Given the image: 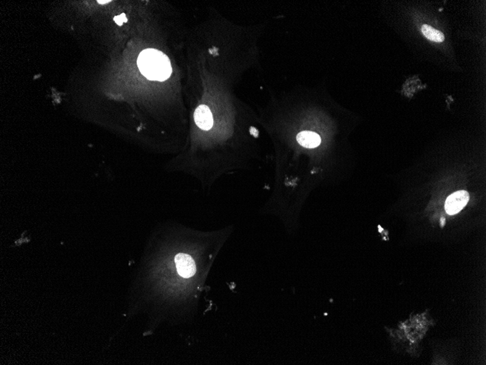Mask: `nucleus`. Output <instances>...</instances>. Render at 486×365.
<instances>
[{
    "instance_id": "f257e3e1",
    "label": "nucleus",
    "mask_w": 486,
    "mask_h": 365,
    "mask_svg": "<svg viewBox=\"0 0 486 365\" xmlns=\"http://www.w3.org/2000/svg\"><path fill=\"white\" fill-rule=\"evenodd\" d=\"M137 64L141 74L150 80L165 81L171 75L172 66L168 56L156 49L143 51Z\"/></svg>"
},
{
    "instance_id": "f03ea898",
    "label": "nucleus",
    "mask_w": 486,
    "mask_h": 365,
    "mask_svg": "<svg viewBox=\"0 0 486 365\" xmlns=\"http://www.w3.org/2000/svg\"><path fill=\"white\" fill-rule=\"evenodd\" d=\"M470 201V194L465 190L457 191L451 194L445 203V209L450 215L458 214Z\"/></svg>"
},
{
    "instance_id": "7ed1b4c3",
    "label": "nucleus",
    "mask_w": 486,
    "mask_h": 365,
    "mask_svg": "<svg viewBox=\"0 0 486 365\" xmlns=\"http://www.w3.org/2000/svg\"><path fill=\"white\" fill-rule=\"evenodd\" d=\"M175 263L179 275L184 278H190L196 273L195 262L192 257L187 254H178L175 257Z\"/></svg>"
},
{
    "instance_id": "20e7f679",
    "label": "nucleus",
    "mask_w": 486,
    "mask_h": 365,
    "mask_svg": "<svg viewBox=\"0 0 486 365\" xmlns=\"http://www.w3.org/2000/svg\"><path fill=\"white\" fill-rule=\"evenodd\" d=\"M196 125L202 130H210L214 125L212 112L206 105H200L196 109L194 114Z\"/></svg>"
},
{
    "instance_id": "39448f33",
    "label": "nucleus",
    "mask_w": 486,
    "mask_h": 365,
    "mask_svg": "<svg viewBox=\"0 0 486 365\" xmlns=\"http://www.w3.org/2000/svg\"><path fill=\"white\" fill-rule=\"evenodd\" d=\"M296 139L301 146L306 148H317L321 143L320 136L316 133L311 132V131H303L299 133Z\"/></svg>"
},
{
    "instance_id": "423d86ee",
    "label": "nucleus",
    "mask_w": 486,
    "mask_h": 365,
    "mask_svg": "<svg viewBox=\"0 0 486 365\" xmlns=\"http://www.w3.org/2000/svg\"><path fill=\"white\" fill-rule=\"evenodd\" d=\"M422 32L428 40L433 42H442L445 40V36L440 31L436 30L430 26L424 25L422 26Z\"/></svg>"
},
{
    "instance_id": "0eeeda50",
    "label": "nucleus",
    "mask_w": 486,
    "mask_h": 365,
    "mask_svg": "<svg viewBox=\"0 0 486 365\" xmlns=\"http://www.w3.org/2000/svg\"><path fill=\"white\" fill-rule=\"evenodd\" d=\"M114 21L117 23V25L119 26H122L123 25V23H126V22L127 21V17H126L124 13L114 17Z\"/></svg>"
},
{
    "instance_id": "6e6552de",
    "label": "nucleus",
    "mask_w": 486,
    "mask_h": 365,
    "mask_svg": "<svg viewBox=\"0 0 486 365\" xmlns=\"http://www.w3.org/2000/svg\"><path fill=\"white\" fill-rule=\"evenodd\" d=\"M250 133H251L252 134H253V135L255 136V137H257V136H258L259 134L258 131H257L255 129H253V128H251V129H250Z\"/></svg>"
},
{
    "instance_id": "1a4fd4ad",
    "label": "nucleus",
    "mask_w": 486,
    "mask_h": 365,
    "mask_svg": "<svg viewBox=\"0 0 486 365\" xmlns=\"http://www.w3.org/2000/svg\"><path fill=\"white\" fill-rule=\"evenodd\" d=\"M98 3H100V4H106V3H109V1H100V0H98Z\"/></svg>"
}]
</instances>
